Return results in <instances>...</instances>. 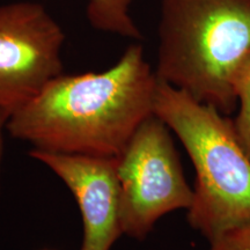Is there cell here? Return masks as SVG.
I'll return each mask as SVG.
<instances>
[{"label": "cell", "instance_id": "1", "mask_svg": "<svg viewBox=\"0 0 250 250\" xmlns=\"http://www.w3.org/2000/svg\"><path fill=\"white\" fill-rule=\"evenodd\" d=\"M159 79L132 44L99 73L59 74L12 112L7 131L42 151L117 158L154 115Z\"/></svg>", "mask_w": 250, "mask_h": 250}, {"label": "cell", "instance_id": "7", "mask_svg": "<svg viewBox=\"0 0 250 250\" xmlns=\"http://www.w3.org/2000/svg\"><path fill=\"white\" fill-rule=\"evenodd\" d=\"M132 1L133 0H87V19L95 29L138 40L142 35L130 15Z\"/></svg>", "mask_w": 250, "mask_h": 250}, {"label": "cell", "instance_id": "6", "mask_svg": "<svg viewBox=\"0 0 250 250\" xmlns=\"http://www.w3.org/2000/svg\"><path fill=\"white\" fill-rule=\"evenodd\" d=\"M29 154L57 175L76 198L83 225L80 250H110L123 234L117 158L35 148Z\"/></svg>", "mask_w": 250, "mask_h": 250}, {"label": "cell", "instance_id": "10", "mask_svg": "<svg viewBox=\"0 0 250 250\" xmlns=\"http://www.w3.org/2000/svg\"><path fill=\"white\" fill-rule=\"evenodd\" d=\"M11 114L0 109V171H1L2 155H4V132L7 130V122Z\"/></svg>", "mask_w": 250, "mask_h": 250}, {"label": "cell", "instance_id": "9", "mask_svg": "<svg viewBox=\"0 0 250 250\" xmlns=\"http://www.w3.org/2000/svg\"><path fill=\"white\" fill-rule=\"evenodd\" d=\"M208 245V250H250V226L224 234Z\"/></svg>", "mask_w": 250, "mask_h": 250}, {"label": "cell", "instance_id": "2", "mask_svg": "<svg viewBox=\"0 0 250 250\" xmlns=\"http://www.w3.org/2000/svg\"><path fill=\"white\" fill-rule=\"evenodd\" d=\"M154 115L167 124L196 173L188 223L208 243L250 226V155L234 120L159 80Z\"/></svg>", "mask_w": 250, "mask_h": 250}, {"label": "cell", "instance_id": "4", "mask_svg": "<svg viewBox=\"0 0 250 250\" xmlns=\"http://www.w3.org/2000/svg\"><path fill=\"white\" fill-rule=\"evenodd\" d=\"M170 132L165 122L152 115L117 156L122 230L132 239L145 240L162 217L188 211L192 203L193 189Z\"/></svg>", "mask_w": 250, "mask_h": 250}, {"label": "cell", "instance_id": "8", "mask_svg": "<svg viewBox=\"0 0 250 250\" xmlns=\"http://www.w3.org/2000/svg\"><path fill=\"white\" fill-rule=\"evenodd\" d=\"M232 85L237 100V114L233 118L240 142L250 155V50L233 73Z\"/></svg>", "mask_w": 250, "mask_h": 250}, {"label": "cell", "instance_id": "5", "mask_svg": "<svg viewBox=\"0 0 250 250\" xmlns=\"http://www.w3.org/2000/svg\"><path fill=\"white\" fill-rule=\"evenodd\" d=\"M65 34L43 5L0 6V109L14 112L62 73Z\"/></svg>", "mask_w": 250, "mask_h": 250}, {"label": "cell", "instance_id": "3", "mask_svg": "<svg viewBox=\"0 0 250 250\" xmlns=\"http://www.w3.org/2000/svg\"><path fill=\"white\" fill-rule=\"evenodd\" d=\"M250 50V0H161L159 80L230 116L232 78Z\"/></svg>", "mask_w": 250, "mask_h": 250}]
</instances>
